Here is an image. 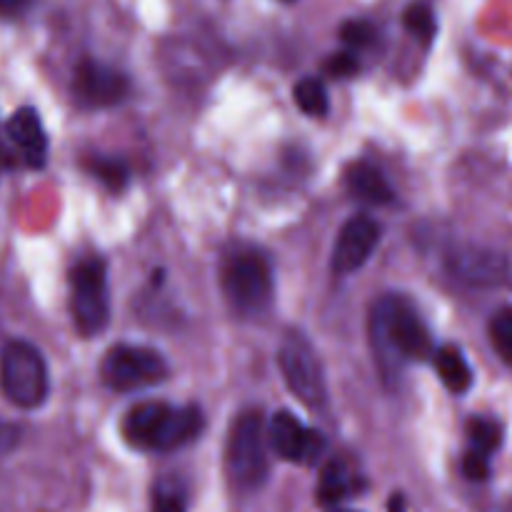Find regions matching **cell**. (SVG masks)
<instances>
[{
	"label": "cell",
	"instance_id": "1",
	"mask_svg": "<svg viewBox=\"0 0 512 512\" xmlns=\"http://www.w3.org/2000/svg\"><path fill=\"white\" fill-rule=\"evenodd\" d=\"M368 333L375 365L385 383H395L408 363H423L435 355L428 325L423 323L415 305L403 295H383L375 300L370 310Z\"/></svg>",
	"mask_w": 512,
	"mask_h": 512
},
{
	"label": "cell",
	"instance_id": "2",
	"mask_svg": "<svg viewBox=\"0 0 512 512\" xmlns=\"http://www.w3.org/2000/svg\"><path fill=\"white\" fill-rule=\"evenodd\" d=\"M203 425L205 418L195 405L175 408L168 403H140L125 415L123 435L138 450L170 453L193 443L203 433Z\"/></svg>",
	"mask_w": 512,
	"mask_h": 512
},
{
	"label": "cell",
	"instance_id": "3",
	"mask_svg": "<svg viewBox=\"0 0 512 512\" xmlns=\"http://www.w3.org/2000/svg\"><path fill=\"white\" fill-rule=\"evenodd\" d=\"M225 303L240 318H260L273 305V268L258 248H238L220 270Z\"/></svg>",
	"mask_w": 512,
	"mask_h": 512
},
{
	"label": "cell",
	"instance_id": "4",
	"mask_svg": "<svg viewBox=\"0 0 512 512\" xmlns=\"http://www.w3.org/2000/svg\"><path fill=\"white\" fill-rule=\"evenodd\" d=\"M265 423L260 410H245L235 418L225 445V473L238 493H253L268 480Z\"/></svg>",
	"mask_w": 512,
	"mask_h": 512
},
{
	"label": "cell",
	"instance_id": "5",
	"mask_svg": "<svg viewBox=\"0 0 512 512\" xmlns=\"http://www.w3.org/2000/svg\"><path fill=\"white\" fill-rule=\"evenodd\" d=\"M0 390L13 405L33 410L45 403L50 390L48 365L35 345L10 340L0 350Z\"/></svg>",
	"mask_w": 512,
	"mask_h": 512
},
{
	"label": "cell",
	"instance_id": "6",
	"mask_svg": "<svg viewBox=\"0 0 512 512\" xmlns=\"http://www.w3.org/2000/svg\"><path fill=\"white\" fill-rule=\"evenodd\" d=\"M70 315L85 338L103 333L108 325V270L100 258L83 260L70 270Z\"/></svg>",
	"mask_w": 512,
	"mask_h": 512
},
{
	"label": "cell",
	"instance_id": "7",
	"mask_svg": "<svg viewBox=\"0 0 512 512\" xmlns=\"http://www.w3.org/2000/svg\"><path fill=\"white\" fill-rule=\"evenodd\" d=\"M278 363L283 370V378L288 388L293 390L295 398L308 408L320 410L328 403V388H325L323 365H320L318 353L313 345L300 333H288L280 343Z\"/></svg>",
	"mask_w": 512,
	"mask_h": 512
},
{
	"label": "cell",
	"instance_id": "8",
	"mask_svg": "<svg viewBox=\"0 0 512 512\" xmlns=\"http://www.w3.org/2000/svg\"><path fill=\"white\" fill-rule=\"evenodd\" d=\"M100 375L108 388L128 393V390L150 388L168 378V365L163 355L138 345H115L105 353Z\"/></svg>",
	"mask_w": 512,
	"mask_h": 512
},
{
	"label": "cell",
	"instance_id": "9",
	"mask_svg": "<svg viewBox=\"0 0 512 512\" xmlns=\"http://www.w3.org/2000/svg\"><path fill=\"white\" fill-rule=\"evenodd\" d=\"M448 270L470 288H505L512 283V265L503 253L463 245L448 255Z\"/></svg>",
	"mask_w": 512,
	"mask_h": 512
},
{
	"label": "cell",
	"instance_id": "10",
	"mask_svg": "<svg viewBox=\"0 0 512 512\" xmlns=\"http://www.w3.org/2000/svg\"><path fill=\"white\" fill-rule=\"evenodd\" d=\"M270 445H273L275 453L280 455L288 463H305L313 465L318 463L320 455L325 453V438L315 430L305 428L293 413L288 410H280L273 415L268 428Z\"/></svg>",
	"mask_w": 512,
	"mask_h": 512
},
{
	"label": "cell",
	"instance_id": "11",
	"mask_svg": "<svg viewBox=\"0 0 512 512\" xmlns=\"http://www.w3.org/2000/svg\"><path fill=\"white\" fill-rule=\"evenodd\" d=\"M73 88L75 98L88 108H108L128 95L130 83L120 70L110 68V65L98 63V60H83L75 68Z\"/></svg>",
	"mask_w": 512,
	"mask_h": 512
},
{
	"label": "cell",
	"instance_id": "12",
	"mask_svg": "<svg viewBox=\"0 0 512 512\" xmlns=\"http://www.w3.org/2000/svg\"><path fill=\"white\" fill-rule=\"evenodd\" d=\"M380 240V225L368 215H353L348 223L340 228L338 240L333 250V270L340 275H348L353 270L363 268L365 260L373 255L375 245Z\"/></svg>",
	"mask_w": 512,
	"mask_h": 512
},
{
	"label": "cell",
	"instance_id": "13",
	"mask_svg": "<svg viewBox=\"0 0 512 512\" xmlns=\"http://www.w3.org/2000/svg\"><path fill=\"white\" fill-rule=\"evenodd\" d=\"M5 130H8V138L18 145L23 160L30 168H43L45 158H48V135L40 123L38 110L28 108V105L18 108L10 115Z\"/></svg>",
	"mask_w": 512,
	"mask_h": 512
},
{
	"label": "cell",
	"instance_id": "14",
	"mask_svg": "<svg viewBox=\"0 0 512 512\" xmlns=\"http://www.w3.org/2000/svg\"><path fill=\"white\" fill-rule=\"evenodd\" d=\"M363 488L360 475L345 460H330L320 473L318 498L323 505H338Z\"/></svg>",
	"mask_w": 512,
	"mask_h": 512
},
{
	"label": "cell",
	"instance_id": "15",
	"mask_svg": "<svg viewBox=\"0 0 512 512\" xmlns=\"http://www.w3.org/2000/svg\"><path fill=\"white\" fill-rule=\"evenodd\" d=\"M345 183H348L350 193H353L355 198L365 200V203L385 205L393 200V188H390L388 180L383 178V173L370 163L350 165L348 173H345Z\"/></svg>",
	"mask_w": 512,
	"mask_h": 512
},
{
	"label": "cell",
	"instance_id": "16",
	"mask_svg": "<svg viewBox=\"0 0 512 512\" xmlns=\"http://www.w3.org/2000/svg\"><path fill=\"white\" fill-rule=\"evenodd\" d=\"M435 370H438L440 380L445 383V388L450 393H468L473 388V370H470L468 360H465L463 350L455 348V345H443V348H435L433 355Z\"/></svg>",
	"mask_w": 512,
	"mask_h": 512
},
{
	"label": "cell",
	"instance_id": "17",
	"mask_svg": "<svg viewBox=\"0 0 512 512\" xmlns=\"http://www.w3.org/2000/svg\"><path fill=\"white\" fill-rule=\"evenodd\" d=\"M295 105L303 110L305 115H313V118H323L328 113V90L320 83L318 78H303L293 88Z\"/></svg>",
	"mask_w": 512,
	"mask_h": 512
},
{
	"label": "cell",
	"instance_id": "18",
	"mask_svg": "<svg viewBox=\"0 0 512 512\" xmlns=\"http://www.w3.org/2000/svg\"><path fill=\"white\" fill-rule=\"evenodd\" d=\"M403 23L405 28H408V33L420 38L423 43H430V40L435 38V33H438V20H435L433 8H430L428 3H423V0L410 3L408 8H405Z\"/></svg>",
	"mask_w": 512,
	"mask_h": 512
},
{
	"label": "cell",
	"instance_id": "19",
	"mask_svg": "<svg viewBox=\"0 0 512 512\" xmlns=\"http://www.w3.org/2000/svg\"><path fill=\"white\" fill-rule=\"evenodd\" d=\"M468 438L470 445L475 453H483V455H493L495 450L503 445V428H500L495 420H485V418H475L470 420L468 425Z\"/></svg>",
	"mask_w": 512,
	"mask_h": 512
},
{
	"label": "cell",
	"instance_id": "20",
	"mask_svg": "<svg viewBox=\"0 0 512 512\" xmlns=\"http://www.w3.org/2000/svg\"><path fill=\"white\" fill-rule=\"evenodd\" d=\"M88 170L95 175V180L105 185L108 190H123L128 183V165L118 158H103L95 155L88 160Z\"/></svg>",
	"mask_w": 512,
	"mask_h": 512
},
{
	"label": "cell",
	"instance_id": "21",
	"mask_svg": "<svg viewBox=\"0 0 512 512\" xmlns=\"http://www.w3.org/2000/svg\"><path fill=\"white\" fill-rule=\"evenodd\" d=\"M490 340L500 358L512 365V305H505L490 320Z\"/></svg>",
	"mask_w": 512,
	"mask_h": 512
},
{
	"label": "cell",
	"instance_id": "22",
	"mask_svg": "<svg viewBox=\"0 0 512 512\" xmlns=\"http://www.w3.org/2000/svg\"><path fill=\"white\" fill-rule=\"evenodd\" d=\"M340 38L350 48H368L375 40V28L368 20H345L340 25Z\"/></svg>",
	"mask_w": 512,
	"mask_h": 512
},
{
	"label": "cell",
	"instance_id": "23",
	"mask_svg": "<svg viewBox=\"0 0 512 512\" xmlns=\"http://www.w3.org/2000/svg\"><path fill=\"white\" fill-rule=\"evenodd\" d=\"M153 512H185V495L178 485H158L153 495Z\"/></svg>",
	"mask_w": 512,
	"mask_h": 512
},
{
	"label": "cell",
	"instance_id": "24",
	"mask_svg": "<svg viewBox=\"0 0 512 512\" xmlns=\"http://www.w3.org/2000/svg\"><path fill=\"white\" fill-rule=\"evenodd\" d=\"M358 70H360L358 58H355L353 53H348V50L330 55V58L325 60V73L333 75V78H350V75H355Z\"/></svg>",
	"mask_w": 512,
	"mask_h": 512
},
{
	"label": "cell",
	"instance_id": "25",
	"mask_svg": "<svg viewBox=\"0 0 512 512\" xmlns=\"http://www.w3.org/2000/svg\"><path fill=\"white\" fill-rule=\"evenodd\" d=\"M463 473L473 483H485L490 478V458L483 453H475V450H468L463 458Z\"/></svg>",
	"mask_w": 512,
	"mask_h": 512
},
{
	"label": "cell",
	"instance_id": "26",
	"mask_svg": "<svg viewBox=\"0 0 512 512\" xmlns=\"http://www.w3.org/2000/svg\"><path fill=\"white\" fill-rule=\"evenodd\" d=\"M20 443V428L13 423H0V458L13 453Z\"/></svg>",
	"mask_w": 512,
	"mask_h": 512
},
{
	"label": "cell",
	"instance_id": "27",
	"mask_svg": "<svg viewBox=\"0 0 512 512\" xmlns=\"http://www.w3.org/2000/svg\"><path fill=\"white\" fill-rule=\"evenodd\" d=\"M30 0H0V18H15V15L25 13Z\"/></svg>",
	"mask_w": 512,
	"mask_h": 512
},
{
	"label": "cell",
	"instance_id": "28",
	"mask_svg": "<svg viewBox=\"0 0 512 512\" xmlns=\"http://www.w3.org/2000/svg\"><path fill=\"white\" fill-rule=\"evenodd\" d=\"M388 512H405V498L403 495H393L390 498V505H388Z\"/></svg>",
	"mask_w": 512,
	"mask_h": 512
},
{
	"label": "cell",
	"instance_id": "29",
	"mask_svg": "<svg viewBox=\"0 0 512 512\" xmlns=\"http://www.w3.org/2000/svg\"><path fill=\"white\" fill-rule=\"evenodd\" d=\"M338 512H353V510H338Z\"/></svg>",
	"mask_w": 512,
	"mask_h": 512
},
{
	"label": "cell",
	"instance_id": "30",
	"mask_svg": "<svg viewBox=\"0 0 512 512\" xmlns=\"http://www.w3.org/2000/svg\"><path fill=\"white\" fill-rule=\"evenodd\" d=\"M288 3H290V0H288Z\"/></svg>",
	"mask_w": 512,
	"mask_h": 512
}]
</instances>
